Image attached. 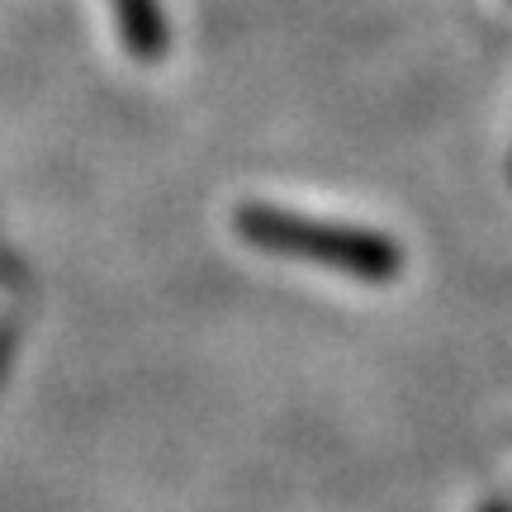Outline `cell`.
<instances>
[{
  "mask_svg": "<svg viewBox=\"0 0 512 512\" xmlns=\"http://www.w3.org/2000/svg\"><path fill=\"white\" fill-rule=\"evenodd\" d=\"M247 228L266 242H294L299 252L342 261L351 271H394V252H384L380 242L351 238V233H309L304 223H294V219H247Z\"/></svg>",
  "mask_w": 512,
  "mask_h": 512,
  "instance_id": "cell-1",
  "label": "cell"
}]
</instances>
